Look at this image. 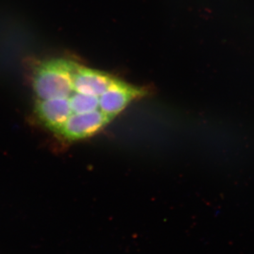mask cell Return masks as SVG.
Returning <instances> with one entry per match:
<instances>
[{"instance_id": "obj_1", "label": "cell", "mask_w": 254, "mask_h": 254, "mask_svg": "<svg viewBox=\"0 0 254 254\" xmlns=\"http://www.w3.org/2000/svg\"><path fill=\"white\" fill-rule=\"evenodd\" d=\"M79 66L61 58L40 64L33 73L32 83L36 100L68 98L73 91V78Z\"/></svg>"}, {"instance_id": "obj_5", "label": "cell", "mask_w": 254, "mask_h": 254, "mask_svg": "<svg viewBox=\"0 0 254 254\" xmlns=\"http://www.w3.org/2000/svg\"><path fill=\"white\" fill-rule=\"evenodd\" d=\"M68 98L70 108L73 114L90 113L99 109V98L82 94L73 90Z\"/></svg>"}, {"instance_id": "obj_2", "label": "cell", "mask_w": 254, "mask_h": 254, "mask_svg": "<svg viewBox=\"0 0 254 254\" xmlns=\"http://www.w3.org/2000/svg\"><path fill=\"white\" fill-rule=\"evenodd\" d=\"M100 109L82 114H73L58 134L68 141H76L93 136L111 120Z\"/></svg>"}, {"instance_id": "obj_4", "label": "cell", "mask_w": 254, "mask_h": 254, "mask_svg": "<svg viewBox=\"0 0 254 254\" xmlns=\"http://www.w3.org/2000/svg\"><path fill=\"white\" fill-rule=\"evenodd\" d=\"M114 77L109 73L79 66L73 78V90L82 94L99 97L104 93Z\"/></svg>"}, {"instance_id": "obj_3", "label": "cell", "mask_w": 254, "mask_h": 254, "mask_svg": "<svg viewBox=\"0 0 254 254\" xmlns=\"http://www.w3.org/2000/svg\"><path fill=\"white\" fill-rule=\"evenodd\" d=\"M145 94L141 88L114 78L106 91L99 97V109L113 119L131 102Z\"/></svg>"}]
</instances>
